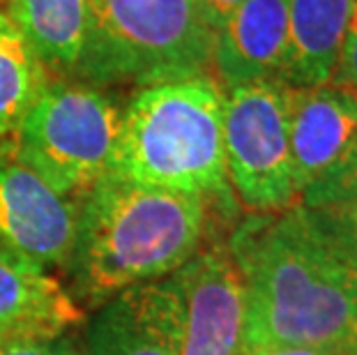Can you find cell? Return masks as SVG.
Segmentation results:
<instances>
[{
  "label": "cell",
  "instance_id": "cell-1",
  "mask_svg": "<svg viewBox=\"0 0 357 355\" xmlns=\"http://www.w3.org/2000/svg\"><path fill=\"white\" fill-rule=\"evenodd\" d=\"M245 286V351L330 346L357 353V270L300 203L249 213L226 240Z\"/></svg>",
  "mask_w": 357,
  "mask_h": 355
},
{
  "label": "cell",
  "instance_id": "cell-2",
  "mask_svg": "<svg viewBox=\"0 0 357 355\" xmlns=\"http://www.w3.org/2000/svg\"><path fill=\"white\" fill-rule=\"evenodd\" d=\"M208 224L205 196L106 173L79 196L77 231L63 270L79 296L97 307L180 268L203 247Z\"/></svg>",
  "mask_w": 357,
  "mask_h": 355
},
{
  "label": "cell",
  "instance_id": "cell-3",
  "mask_svg": "<svg viewBox=\"0 0 357 355\" xmlns=\"http://www.w3.org/2000/svg\"><path fill=\"white\" fill-rule=\"evenodd\" d=\"M111 173L157 190L231 199L222 83L203 74L141 88L125 109Z\"/></svg>",
  "mask_w": 357,
  "mask_h": 355
},
{
  "label": "cell",
  "instance_id": "cell-4",
  "mask_svg": "<svg viewBox=\"0 0 357 355\" xmlns=\"http://www.w3.org/2000/svg\"><path fill=\"white\" fill-rule=\"evenodd\" d=\"M215 35L199 0H90L77 77L90 86H155L212 74Z\"/></svg>",
  "mask_w": 357,
  "mask_h": 355
},
{
  "label": "cell",
  "instance_id": "cell-5",
  "mask_svg": "<svg viewBox=\"0 0 357 355\" xmlns=\"http://www.w3.org/2000/svg\"><path fill=\"white\" fill-rule=\"evenodd\" d=\"M123 296L173 355H242L245 286L226 243L203 245L173 273Z\"/></svg>",
  "mask_w": 357,
  "mask_h": 355
},
{
  "label": "cell",
  "instance_id": "cell-6",
  "mask_svg": "<svg viewBox=\"0 0 357 355\" xmlns=\"http://www.w3.org/2000/svg\"><path fill=\"white\" fill-rule=\"evenodd\" d=\"M125 109L90 83L49 81L14 132L12 148L53 192L79 199L111 173Z\"/></svg>",
  "mask_w": 357,
  "mask_h": 355
},
{
  "label": "cell",
  "instance_id": "cell-7",
  "mask_svg": "<svg viewBox=\"0 0 357 355\" xmlns=\"http://www.w3.org/2000/svg\"><path fill=\"white\" fill-rule=\"evenodd\" d=\"M284 81L224 90V150L229 185L249 213H279L300 203L288 143Z\"/></svg>",
  "mask_w": 357,
  "mask_h": 355
},
{
  "label": "cell",
  "instance_id": "cell-8",
  "mask_svg": "<svg viewBox=\"0 0 357 355\" xmlns=\"http://www.w3.org/2000/svg\"><path fill=\"white\" fill-rule=\"evenodd\" d=\"M79 199L60 196L0 141V259L42 270L65 268L77 231Z\"/></svg>",
  "mask_w": 357,
  "mask_h": 355
},
{
  "label": "cell",
  "instance_id": "cell-9",
  "mask_svg": "<svg viewBox=\"0 0 357 355\" xmlns=\"http://www.w3.org/2000/svg\"><path fill=\"white\" fill-rule=\"evenodd\" d=\"M355 134V88L325 83L288 90V143L298 196L346 153Z\"/></svg>",
  "mask_w": 357,
  "mask_h": 355
},
{
  "label": "cell",
  "instance_id": "cell-10",
  "mask_svg": "<svg viewBox=\"0 0 357 355\" xmlns=\"http://www.w3.org/2000/svg\"><path fill=\"white\" fill-rule=\"evenodd\" d=\"M288 49V0H242L215 35L212 72L222 88L279 79Z\"/></svg>",
  "mask_w": 357,
  "mask_h": 355
},
{
  "label": "cell",
  "instance_id": "cell-11",
  "mask_svg": "<svg viewBox=\"0 0 357 355\" xmlns=\"http://www.w3.org/2000/svg\"><path fill=\"white\" fill-rule=\"evenodd\" d=\"M83 309L56 277L0 259V344L63 337Z\"/></svg>",
  "mask_w": 357,
  "mask_h": 355
},
{
  "label": "cell",
  "instance_id": "cell-12",
  "mask_svg": "<svg viewBox=\"0 0 357 355\" xmlns=\"http://www.w3.org/2000/svg\"><path fill=\"white\" fill-rule=\"evenodd\" d=\"M355 0H288V49L281 81L291 88L330 83Z\"/></svg>",
  "mask_w": 357,
  "mask_h": 355
},
{
  "label": "cell",
  "instance_id": "cell-13",
  "mask_svg": "<svg viewBox=\"0 0 357 355\" xmlns=\"http://www.w3.org/2000/svg\"><path fill=\"white\" fill-rule=\"evenodd\" d=\"M5 14L21 30L47 72L77 77L90 30V0H5Z\"/></svg>",
  "mask_w": 357,
  "mask_h": 355
},
{
  "label": "cell",
  "instance_id": "cell-14",
  "mask_svg": "<svg viewBox=\"0 0 357 355\" xmlns=\"http://www.w3.org/2000/svg\"><path fill=\"white\" fill-rule=\"evenodd\" d=\"M47 83L40 58L12 19L0 12V141L17 132Z\"/></svg>",
  "mask_w": 357,
  "mask_h": 355
},
{
  "label": "cell",
  "instance_id": "cell-15",
  "mask_svg": "<svg viewBox=\"0 0 357 355\" xmlns=\"http://www.w3.org/2000/svg\"><path fill=\"white\" fill-rule=\"evenodd\" d=\"M83 355H173L123 293L95 307L83 330Z\"/></svg>",
  "mask_w": 357,
  "mask_h": 355
},
{
  "label": "cell",
  "instance_id": "cell-16",
  "mask_svg": "<svg viewBox=\"0 0 357 355\" xmlns=\"http://www.w3.org/2000/svg\"><path fill=\"white\" fill-rule=\"evenodd\" d=\"M357 203V134L346 153L300 196V206L321 208Z\"/></svg>",
  "mask_w": 357,
  "mask_h": 355
},
{
  "label": "cell",
  "instance_id": "cell-17",
  "mask_svg": "<svg viewBox=\"0 0 357 355\" xmlns=\"http://www.w3.org/2000/svg\"><path fill=\"white\" fill-rule=\"evenodd\" d=\"M307 213L328 243L357 270V203L307 208Z\"/></svg>",
  "mask_w": 357,
  "mask_h": 355
},
{
  "label": "cell",
  "instance_id": "cell-18",
  "mask_svg": "<svg viewBox=\"0 0 357 355\" xmlns=\"http://www.w3.org/2000/svg\"><path fill=\"white\" fill-rule=\"evenodd\" d=\"M330 83L357 90V0H355V7H353L351 24H348L344 49H341V56H339V63H337V72H334Z\"/></svg>",
  "mask_w": 357,
  "mask_h": 355
},
{
  "label": "cell",
  "instance_id": "cell-19",
  "mask_svg": "<svg viewBox=\"0 0 357 355\" xmlns=\"http://www.w3.org/2000/svg\"><path fill=\"white\" fill-rule=\"evenodd\" d=\"M0 355H83L77 346L63 337L53 339H28V342H10L0 346Z\"/></svg>",
  "mask_w": 357,
  "mask_h": 355
},
{
  "label": "cell",
  "instance_id": "cell-20",
  "mask_svg": "<svg viewBox=\"0 0 357 355\" xmlns=\"http://www.w3.org/2000/svg\"><path fill=\"white\" fill-rule=\"evenodd\" d=\"M242 355H357V353L344 349H330V346H268V349L245 351Z\"/></svg>",
  "mask_w": 357,
  "mask_h": 355
},
{
  "label": "cell",
  "instance_id": "cell-21",
  "mask_svg": "<svg viewBox=\"0 0 357 355\" xmlns=\"http://www.w3.org/2000/svg\"><path fill=\"white\" fill-rule=\"evenodd\" d=\"M199 3L203 5V10L208 12L212 26L219 28V26H222V21L229 17V14L242 3V0H199Z\"/></svg>",
  "mask_w": 357,
  "mask_h": 355
},
{
  "label": "cell",
  "instance_id": "cell-22",
  "mask_svg": "<svg viewBox=\"0 0 357 355\" xmlns=\"http://www.w3.org/2000/svg\"><path fill=\"white\" fill-rule=\"evenodd\" d=\"M0 346H3V344H0Z\"/></svg>",
  "mask_w": 357,
  "mask_h": 355
}]
</instances>
